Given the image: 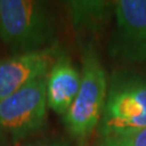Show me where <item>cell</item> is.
<instances>
[{
	"label": "cell",
	"instance_id": "4",
	"mask_svg": "<svg viewBox=\"0 0 146 146\" xmlns=\"http://www.w3.org/2000/svg\"><path fill=\"white\" fill-rule=\"evenodd\" d=\"M46 76L0 100V131L10 144L28 140L44 128L49 110Z\"/></svg>",
	"mask_w": 146,
	"mask_h": 146
},
{
	"label": "cell",
	"instance_id": "8",
	"mask_svg": "<svg viewBox=\"0 0 146 146\" xmlns=\"http://www.w3.org/2000/svg\"><path fill=\"white\" fill-rule=\"evenodd\" d=\"M66 9L76 35L83 38V43H93V39L106 28L113 16L115 1L74 0L67 1Z\"/></svg>",
	"mask_w": 146,
	"mask_h": 146
},
{
	"label": "cell",
	"instance_id": "6",
	"mask_svg": "<svg viewBox=\"0 0 146 146\" xmlns=\"http://www.w3.org/2000/svg\"><path fill=\"white\" fill-rule=\"evenodd\" d=\"M56 49L17 54L0 60V100L46 74L57 57Z\"/></svg>",
	"mask_w": 146,
	"mask_h": 146
},
{
	"label": "cell",
	"instance_id": "3",
	"mask_svg": "<svg viewBox=\"0 0 146 146\" xmlns=\"http://www.w3.org/2000/svg\"><path fill=\"white\" fill-rule=\"evenodd\" d=\"M146 128V72L133 67L110 76L101 121L94 136L124 134Z\"/></svg>",
	"mask_w": 146,
	"mask_h": 146
},
{
	"label": "cell",
	"instance_id": "11",
	"mask_svg": "<svg viewBox=\"0 0 146 146\" xmlns=\"http://www.w3.org/2000/svg\"><path fill=\"white\" fill-rule=\"evenodd\" d=\"M9 145H10V143H9V140L6 139V136L0 131V146H9Z\"/></svg>",
	"mask_w": 146,
	"mask_h": 146
},
{
	"label": "cell",
	"instance_id": "7",
	"mask_svg": "<svg viewBox=\"0 0 146 146\" xmlns=\"http://www.w3.org/2000/svg\"><path fill=\"white\" fill-rule=\"evenodd\" d=\"M80 86V70L70 55L61 52L55 58L46 76L48 106L63 117L72 106Z\"/></svg>",
	"mask_w": 146,
	"mask_h": 146
},
{
	"label": "cell",
	"instance_id": "10",
	"mask_svg": "<svg viewBox=\"0 0 146 146\" xmlns=\"http://www.w3.org/2000/svg\"><path fill=\"white\" fill-rule=\"evenodd\" d=\"M23 146H77L61 136H46V138L36 139L31 143H27Z\"/></svg>",
	"mask_w": 146,
	"mask_h": 146
},
{
	"label": "cell",
	"instance_id": "5",
	"mask_svg": "<svg viewBox=\"0 0 146 146\" xmlns=\"http://www.w3.org/2000/svg\"><path fill=\"white\" fill-rule=\"evenodd\" d=\"M113 18L108 56L125 67L146 65V0H117Z\"/></svg>",
	"mask_w": 146,
	"mask_h": 146
},
{
	"label": "cell",
	"instance_id": "1",
	"mask_svg": "<svg viewBox=\"0 0 146 146\" xmlns=\"http://www.w3.org/2000/svg\"><path fill=\"white\" fill-rule=\"evenodd\" d=\"M57 39V17L50 4L0 0V42L12 55L56 49Z\"/></svg>",
	"mask_w": 146,
	"mask_h": 146
},
{
	"label": "cell",
	"instance_id": "9",
	"mask_svg": "<svg viewBox=\"0 0 146 146\" xmlns=\"http://www.w3.org/2000/svg\"><path fill=\"white\" fill-rule=\"evenodd\" d=\"M91 146H146V128L124 134L94 136Z\"/></svg>",
	"mask_w": 146,
	"mask_h": 146
},
{
	"label": "cell",
	"instance_id": "2",
	"mask_svg": "<svg viewBox=\"0 0 146 146\" xmlns=\"http://www.w3.org/2000/svg\"><path fill=\"white\" fill-rule=\"evenodd\" d=\"M80 57V86L62 121L74 144L86 146L101 121L108 78L94 43H82Z\"/></svg>",
	"mask_w": 146,
	"mask_h": 146
}]
</instances>
